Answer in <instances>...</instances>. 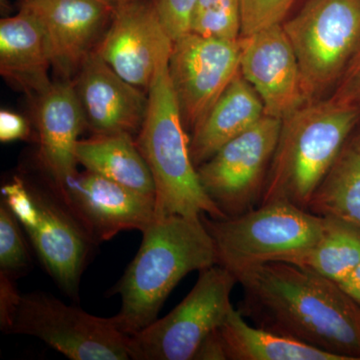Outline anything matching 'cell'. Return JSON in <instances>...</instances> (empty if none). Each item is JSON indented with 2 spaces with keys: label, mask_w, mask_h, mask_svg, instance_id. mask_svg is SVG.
I'll return each mask as SVG.
<instances>
[{
  "label": "cell",
  "mask_w": 360,
  "mask_h": 360,
  "mask_svg": "<svg viewBox=\"0 0 360 360\" xmlns=\"http://www.w3.org/2000/svg\"><path fill=\"white\" fill-rule=\"evenodd\" d=\"M241 314L258 328L338 355L360 360V307L340 284L311 270L269 262L236 276Z\"/></svg>",
  "instance_id": "obj_1"
},
{
  "label": "cell",
  "mask_w": 360,
  "mask_h": 360,
  "mask_svg": "<svg viewBox=\"0 0 360 360\" xmlns=\"http://www.w3.org/2000/svg\"><path fill=\"white\" fill-rule=\"evenodd\" d=\"M139 252L115 286L122 307L115 319L131 336L156 321L177 283L191 272L217 264L214 243L201 217H156Z\"/></svg>",
  "instance_id": "obj_2"
},
{
  "label": "cell",
  "mask_w": 360,
  "mask_h": 360,
  "mask_svg": "<svg viewBox=\"0 0 360 360\" xmlns=\"http://www.w3.org/2000/svg\"><path fill=\"white\" fill-rule=\"evenodd\" d=\"M359 122V110L331 96L283 120L259 205L286 200L307 210Z\"/></svg>",
  "instance_id": "obj_3"
},
{
  "label": "cell",
  "mask_w": 360,
  "mask_h": 360,
  "mask_svg": "<svg viewBox=\"0 0 360 360\" xmlns=\"http://www.w3.org/2000/svg\"><path fill=\"white\" fill-rule=\"evenodd\" d=\"M169 61L156 72L148 90L146 117L136 144L155 186L156 217L179 214L225 219L206 194L189 153V139L170 82Z\"/></svg>",
  "instance_id": "obj_4"
},
{
  "label": "cell",
  "mask_w": 360,
  "mask_h": 360,
  "mask_svg": "<svg viewBox=\"0 0 360 360\" xmlns=\"http://www.w3.org/2000/svg\"><path fill=\"white\" fill-rule=\"evenodd\" d=\"M203 224L214 243L217 264L238 276L269 262H290L321 238L328 217L290 201L262 203L250 212Z\"/></svg>",
  "instance_id": "obj_5"
},
{
  "label": "cell",
  "mask_w": 360,
  "mask_h": 360,
  "mask_svg": "<svg viewBox=\"0 0 360 360\" xmlns=\"http://www.w3.org/2000/svg\"><path fill=\"white\" fill-rule=\"evenodd\" d=\"M309 101L338 84L360 45V0H307L283 21Z\"/></svg>",
  "instance_id": "obj_6"
},
{
  "label": "cell",
  "mask_w": 360,
  "mask_h": 360,
  "mask_svg": "<svg viewBox=\"0 0 360 360\" xmlns=\"http://www.w3.org/2000/svg\"><path fill=\"white\" fill-rule=\"evenodd\" d=\"M236 283V276L221 265L201 270L193 290L172 311L130 336V359L193 360L206 338L234 309Z\"/></svg>",
  "instance_id": "obj_7"
},
{
  "label": "cell",
  "mask_w": 360,
  "mask_h": 360,
  "mask_svg": "<svg viewBox=\"0 0 360 360\" xmlns=\"http://www.w3.org/2000/svg\"><path fill=\"white\" fill-rule=\"evenodd\" d=\"M9 333L34 336L72 360L130 359V336L115 316H96L44 293L21 295Z\"/></svg>",
  "instance_id": "obj_8"
},
{
  "label": "cell",
  "mask_w": 360,
  "mask_h": 360,
  "mask_svg": "<svg viewBox=\"0 0 360 360\" xmlns=\"http://www.w3.org/2000/svg\"><path fill=\"white\" fill-rule=\"evenodd\" d=\"M283 120L264 115L198 169L210 200L231 217L257 207L264 194Z\"/></svg>",
  "instance_id": "obj_9"
},
{
  "label": "cell",
  "mask_w": 360,
  "mask_h": 360,
  "mask_svg": "<svg viewBox=\"0 0 360 360\" xmlns=\"http://www.w3.org/2000/svg\"><path fill=\"white\" fill-rule=\"evenodd\" d=\"M240 39L229 41L189 32L175 40L170 82L186 129L193 130L240 70Z\"/></svg>",
  "instance_id": "obj_10"
},
{
  "label": "cell",
  "mask_w": 360,
  "mask_h": 360,
  "mask_svg": "<svg viewBox=\"0 0 360 360\" xmlns=\"http://www.w3.org/2000/svg\"><path fill=\"white\" fill-rule=\"evenodd\" d=\"M172 46L153 0H135L116 7L94 51L123 79L148 91Z\"/></svg>",
  "instance_id": "obj_11"
},
{
  "label": "cell",
  "mask_w": 360,
  "mask_h": 360,
  "mask_svg": "<svg viewBox=\"0 0 360 360\" xmlns=\"http://www.w3.org/2000/svg\"><path fill=\"white\" fill-rule=\"evenodd\" d=\"M58 196L94 243L110 240L122 231L142 232L156 217L153 196L89 170L75 175Z\"/></svg>",
  "instance_id": "obj_12"
},
{
  "label": "cell",
  "mask_w": 360,
  "mask_h": 360,
  "mask_svg": "<svg viewBox=\"0 0 360 360\" xmlns=\"http://www.w3.org/2000/svg\"><path fill=\"white\" fill-rule=\"evenodd\" d=\"M20 9L39 23L52 68L70 80L96 49L115 8L101 0H21Z\"/></svg>",
  "instance_id": "obj_13"
},
{
  "label": "cell",
  "mask_w": 360,
  "mask_h": 360,
  "mask_svg": "<svg viewBox=\"0 0 360 360\" xmlns=\"http://www.w3.org/2000/svg\"><path fill=\"white\" fill-rule=\"evenodd\" d=\"M240 72L257 92L264 115L283 120L309 103L295 49L283 25L240 37Z\"/></svg>",
  "instance_id": "obj_14"
},
{
  "label": "cell",
  "mask_w": 360,
  "mask_h": 360,
  "mask_svg": "<svg viewBox=\"0 0 360 360\" xmlns=\"http://www.w3.org/2000/svg\"><path fill=\"white\" fill-rule=\"evenodd\" d=\"M75 86L85 123L94 134H139L148 97L120 77L96 51L78 71Z\"/></svg>",
  "instance_id": "obj_15"
},
{
  "label": "cell",
  "mask_w": 360,
  "mask_h": 360,
  "mask_svg": "<svg viewBox=\"0 0 360 360\" xmlns=\"http://www.w3.org/2000/svg\"><path fill=\"white\" fill-rule=\"evenodd\" d=\"M39 210L37 226L27 231L44 269L66 295L77 296L91 239L58 195L28 186Z\"/></svg>",
  "instance_id": "obj_16"
},
{
  "label": "cell",
  "mask_w": 360,
  "mask_h": 360,
  "mask_svg": "<svg viewBox=\"0 0 360 360\" xmlns=\"http://www.w3.org/2000/svg\"><path fill=\"white\" fill-rule=\"evenodd\" d=\"M39 158L60 195L77 174L75 149L85 123L75 84H52L37 97Z\"/></svg>",
  "instance_id": "obj_17"
},
{
  "label": "cell",
  "mask_w": 360,
  "mask_h": 360,
  "mask_svg": "<svg viewBox=\"0 0 360 360\" xmlns=\"http://www.w3.org/2000/svg\"><path fill=\"white\" fill-rule=\"evenodd\" d=\"M51 53L39 23L20 13L0 21V75L14 86L39 97L53 82Z\"/></svg>",
  "instance_id": "obj_18"
},
{
  "label": "cell",
  "mask_w": 360,
  "mask_h": 360,
  "mask_svg": "<svg viewBox=\"0 0 360 360\" xmlns=\"http://www.w3.org/2000/svg\"><path fill=\"white\" fill-rule=\"evenodd\" d=\"M264 115L262 99L239 70L212 110L193 130L189 153L193 165L200 167Z\"/></svg>",
  "instance_id": "obj_19"
},
{
  "label": "cell",
  "mask_w": 360,
  "mask_h": 360,
  "mask_svg": "<svg viewBox=\"0 0 360 360\" xmlns=\"http://www.w3.org/2000/svg\"><path fill=\"white\" fill-rule=\"evenodd\" d=\"M75 156L89 172L155 198L153 175L132 135L94 134L79 139Z\"/></svg>",
  "instance_id": "obj_20"
},
{
  "label": "cell",
  "mask_w": 360,
  "mask_h": 360,
  "mask_svg": "<svg viewBox=\"0 0 360 360\" xmlns=\"http://www.w3.org/2000/svg\"><path fill=\"white\" fill-rule=\"evenodd\" d=\"M225 356L231 360H343L307 343L246 322L234 309L219 329Z\"/></svg>",
  "instance_id": "obj_21"
},
{
  "label": "cell",
  "mask_w": 360,
  "mask_h": 360,
  "mask_svg": "<svg viewBox=\"0 0 360 360\" xmlns=\"http://www.w3.org/2000/svg\"><path fill=\"white\" fill-rule=\"evenodd\" d=\"M307 210L360 229V134L349 137Z\"/></svg>",
  "instance_id": "obj_22"
},
{
  "label": "cell",
  "mask_w": 360,
  "mask_h": 360,
  "mask_svg": "<svg viewBox=\"0 0 360 360\" xmlns=\"http://www.w3.org/2000/svg\"><path fill=\"white\" fill-rule=\"evenodd\" d=\"M326 217L328 222L319 240L286 264L340 283L360 264V229L343 220Z\"/></svg>",
  "instance_id": "obj_23"
},
{
  "label": "cell",
  "mask_w": 360,
  "mask_h": 360,
  "mask_svg": "<svg viewBox=\"0 0 360 360\" xmlns=\"http://www.w3.org/2000/svg\"><path fill=\"white\" fill-rule=\"evenodd\" d=\"M241 25L240 0H198L191 32L207 39L238 41Z\"/></svg>",
  "instance_id": "obj_24"
},
{
  "label": "cell",
  "mask_w": 360,
  "mask_h": 360,
  "mask_svg": "<svg viewBox=\"0 0 360 360\" xmlns=\"http://www.w3.org/2000/svg\"><path fill=\"white\" fill-rule=\"evenodd\" d=\"M30 262L20 221L2 201L0 205V271L13 276L27 269Z\"/></svg>",
  "instance_id": "obj_25"
},
{
  "label": "cell",
  "mask_w": 360,
  "mask_h": 360,
  "mask_svg": "<svg viewBox=\"0 0 360 360\" xmlns=\"http://www.w3.org/2000/svg\"><path fill=\"white\" fill-rule=\"evenodd\" d=\"M296 0H240L241 37L283 25Z\"/></svg>",
  "instance_id": "obj_26"
},
{
  "label": "cell",
  "mask_w": 360,
  "mask_h": 360,
  "mask_svg": "<svg viewBox=\"0 0 360 360\" xmlns=\"http://www.w3.org/2000/svg\"><path fill=\"white\" fill-rule=\"evenodd\" d=\"M2 198L25 231H32L39 221V210L28 184L21 177L1 187Z\"/></svg>",
  "instance_id": "obj_27"
},
{
  "label": "cell",
  "mask_w": 360,
  "mask_h": 360,
  "mask_svg": "<svg viewBox=\"0 0 360 360\" xmlns=\"http://www.w3.org/2000/svg\"><path fill=\"white\" fill-rule=\"evenodd\" d=\"M198 0H153L156 13L172 41L191 32V18Z\"/></svg>",
  "instance_id": "obj_28"
},
{
  "label": "cell",
  "mask_w": 360,
  "mask_h": 360,
  "mask_svg": "<svg viewBox=\"0 0 360 360\" xmlns=\"http://www.w3.org/2000/svg\"><path fill=\"white\" fill-rule=\"evenodd\" d=\"M331 97L360 111V45L338 80Z\"/></svg>",
  "instance_id": "obj_29"
},
{
  "label": "cell",
  "mask_w": 360,
  "mask_h": 360,
  "mask_svg": "<svg viewBox=\"0 0 360 360\" xmlns=\"http://www.w3.org/2000/svg\"><path fill=\"white\" fill-rule=\"evenodd\" d=\"M20 298L13 276L0 271V328L4 333H9L11 330Z\"/></svg>",
  "instance_id": "obj_30"
},
{
  "label": "cell",
  "mask_w": 360,
  "mask_h": 360,
  "mask_svg": "<svg viewBox=\"0 0 360 360\" xmlns=\"http://www.w3.org/2000/svg\"><path fill=\"white\" fill-rule=\"evenodd\" d=\"M30 127L22 116L9 110L0 111V141L11 142L25 139Z\"/></svg>",
  "instance_id": "obj_31"
},
{
  "label": "cell",
  "mask_w": 360,
  "mask_h": 360,
  "mask_svg": "<svg viewBox=\"0 0 360 360\" xmlns=\"http://www.w3.org/2000/svg\"><path fill=\"white\" fill-rule=\"evenodd\" d=\"M224 345L220 338L219 329L213 331L206 338L202 345L198 348L193 360H225Z\"/></svg>",
  "instance_id": "obj_32"
},
{
  "label": "cell",
  "mask_w": 360,
  "mask_h": 360,
  "mask_svg": "<svg viewBox=\"0 0 360 360\" xmlns=\"http://www.w3.org/2000/svg\"><path fill=\"white\" fill-rule=\"evenodd\" d=\"M338 284L360 307V264Z\"/></svg>",
  "instance_id": "obj_33"
},
{
  "label": "cell",
  "mask_w": 360,
  "mask_h": 360,
  "mask_svg": "<svg viewBox=\"0 0 360 360\" xmlns=\"http://www.w3.org/2000/svg\"><path fill=\"white\" fill-rule=\"evenodd\" d=\"M101 1L105 2L108 6H112L113 8L123 6V4H129V2L135 1V0H101Z\"/></svg>",
  "instance_id": "obj_34"
}]
</instances>
